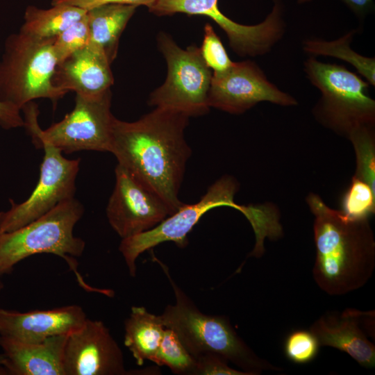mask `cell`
<instances>
[{
    "mask_svg": "<svg viewBox=\"0 0 375 375\" xmlns=\"http://www.w3.org/2000/svg\"><path fill=\"white\" fill-rule=\"evenodd\" d=\"M189 118L182 112L156 108L137 121L115 118L113 122L110 152L172 214L184 204L178 193L191 155L184 136Z\"/></svg>",
    "mask_w": 375,
    "mask_h": 375,
    "instance_id": "obj_1",
    "label": "cell"
},
{
    "mask_svg": "<svg viewBox=\"0 0 375 375\" xmlns=\"http://www.w3.org/2000/svg\"><path fill=\"white\" fill-rule=\"evenodd\" d=\"M315 260L312 274L321 290L342 296L363 287L375 268V240L368 218L352 219L310 193Z\"/></svg>",
    "mask_w": 375,
    "mask_h": 375,
    "instance_id": "obj_2",
    "label": "cell"
},
{
    "mask_svg": "<svg viewBox=\"0 0 375 375\" xmlns=\"http://www.w3.org/2000/svg\"><path fill=\"white\" fill-rule=\"evenodd\" d=\"M238 187L233 177L222 176L208 188L198 202L184 203L153 228L122 239L119 250L130 275L135 276V261L138 256L158 244L171 241L181 248L187 246V235L206 212L217 207L228 206L241 212L251 224L256 240L262 241L272 236L279 225L277 208L272 204L242 206L236 203L234 197Z\"/></svg>",
    "mask_w": 375,
    "mask_h": 375,
    "instance_id": "obj_3",
    "label": "cell"
},
{
    "mask_svg": "<svg viewBox=\"0 0 375 375\" xmlns=\"http://www.w3.org/2000/svg\"><path fill=\"white\" fill-rule=\"evenodd\" d=\"M154 259L167 276L176 299L174 305L165 308L160 318L165 327L176 333L194 359L206 353H216L248 375L283 370L258 356L238 335L228 317L202 313L172 279L167 267Z\"/></svg>",
    "mask_w": 375,
    "mask_h": 375,
    "instance_id": "obj_4",
    "label": "cell"
},
{
    "mask_svg": "<svg viewBox=\"0 0 375 375\" xmlns=\"http://www.w3.org/2000/svg\"><path fill=\"white\" fill-rule=\"evenodd\" d=\"M83 212V205L72 198L22 227L0 233V277L10 273L24 258L34 254L51 253L65 260L84 290L113 297L111 290L88 285L77 269L75 257L83 254L85 242L74 236L73 231Z\"/></svg>",
    "mask_w": 375,
    "mask_h": 375,
    "instance_id": "obj_5",
    "label": "cell"
},
{
    "mask_svg": "<svg viewBox=\"0 0 375 375\" xmlns=\"http://www.w3.org/2000/svg\"><path fill=\"white\" fill-rule=\"evenodd\" d=\"M55 38H38L21 31L7 37L0 59V101L21 110L34 99L56 103L67 93L53 82L58 64Z\"/></svg>",
    "mask_w": 375,
    "mask_h": 375,
    "instance_id": "obj_6",
    "label": "cell"
},
{
    "mask_svg": "<svg viewBox=\"0 0 375 375\" xmlns=\"http://www.w3.org/2000/svg\"><path fill=\"white\" fill-rule=\"evenodd\" d=\"M306 77L321 97L312 109L316 120L348 138L354 129L375 124V101L369 83L346 67L310 57L303 64Z\"/></svg>",
    "mask_w": 375,
    "mask_h": 375,
    "instance_id": "obj_7",
    "label": "cell"
},
{
    "mask_svg": "<svg viewBox=\"0 0 375 375\" xmlns=\"http://www.w3.org/2000/svg\"><path fill=\"white\" fill-rule=\"evenodd\" d=\"M111 90L92 97L76 94L75 105L60 122L42 130L37 106L28 103L21 110L24 125L35 147L47 144L70 153L82 150L110 151L115 117L111 112Z\"/></svg>",
    "mask_w": 375,
    "mask_h": 375,
    "instance_id": "obj_8",
    "label": "cell"
},
{
    "mask_svg": "<svg viewBox=\"0 0 375 375\" xmlns=\"http://www.w3.org/2000/svg\"><path fill=\"white\" fill-rule=\"evenodd\" d=\"M158 44L167 64V76L165 83L150 94L148 103L188 117L206 114L212 73L200 49L194 44L181 49L163 32L158 36Z\"/></svg>",
    "mask_w": 375,
    "mask_h": 375,
    "instance_id": "obj_9",
    "label": "cell"
},
{
    "mask_svg": "<svg viewBox=\"0 0 375 375\" xmlns=\"http://www.w3.org/2000/svg\"><path fill=\"white\" fill-rule=\"evenodd\" d=\"M271 12L260 23L244 25L224 15L218 0H155L148 8L158 16L176 13L205 15L211 18L226 33L231 49L240 56H257L269 53L285 31L281 0H274Z\"/></svg>",
    "mask_w": 375,
    "mask_h": 375,
    "instance_id": "obj_10",
    "label": "cell"
},
{
    "mask_svg": "<svg viewBox=\"0 0 375 375\" xmlns=\"http://www.w3.org/2000/svg\"><path fill=\"white\" fill-rule=\"evenodd\" d=\"M42 147L44 155L39 181L24 202L16 203L10 199V208L0 212V233L22 227L58 203L74 198L80 158L67 159L60 149L47 144H42Z\"/></svg>",
    "mask_w": 375,
    "mask_h": 375,
    "instance_id": "obj_11",
    "label": "cell"
},
{
    "mask_svg": "<svg viewBox=\"0 0 375 375\" xmlns=\"http://www.w3.org/2000/svg\"><path fill=\"white\" fill-rule=\"evenodd\" d=\"M268 101L282 106H296L290 94L272 83L251 60L232 64L222 72H213L208 106L231 114H242L257 103Z\"/></svg>",
    "mask_w": 375,
    "mask_h": 375,
    "instance_id": "obj_12",
    "label": "cell"
},
{
    "mask_svg": "<svg viewBox=\"0 0 375 375\" xmlns=\"http://www.w3.org/2000/svg\"><path fill=\"white\" fill-rule=\"evenodd\" d=\"M115 185L106 215L112 229L122 238L149 231L172 215L167 205L117 164Z\"/></svg>",
    "mask_w": 375,
    "mask_h": 375,
    "instance_id": "obj_13",
    "label": "cell"
},
{
    "mask_svg": "<svg viewBox=\"0 0 375 375\" xmlns=\"http://www.w3.org/2000/svg\"><path fill=\"white\" fill-rule=\"evenodd\" d=\"M65 375H126L123 353L101 321L87 319L68 334L64 350Z\"/></svg>",
    "mask_w": 375,
    "mask_h": 375,
    "instance_id": "obj_14",
    "label": "cell"
},
{
    "mask_svg": "<svg viewBox=\"0 0 375 375\" xmlns=\"http://www.w3.org/2000/svg\"><path fill=\"white\" fill-rule=\"evenodd\" d=\"M374 311L347 308L328 311L318 318L310 331L321 346L345 352L360 366H375V346L368 338L374 335Z\"/></svg>",
    "mask_w": 375,
    "mask_h": 375,
    "instance_id": "obj_15",
    "label": "cell"
},
{
    "mask_svg": "<svg viewBox=\"0 0 375 375\" xmlns=\"http://www.w3.org/2000/svg\"><path fill=\"white\" fill-rule=\"evenodd\" d=\"M78 305L28 312L0 308V335L26 342H40L48 338L68 335L87 319Z\"/></svg>",
    "mask_w": 375,
    "mask_h": 375,
    "instance_id": "obj_16",
    "label": "cell"
},
{
    "mask_svg": "<svg viewBox=\"0 0 375 375\" xmlns=\"http://www.w3.org/2000/svg\"><path fill=\"white\" fill-rule=\"evenodd\" d=\"M110 65L105 53L89 43L57 65L53 82L67 92L74 91L85 97L99 95L110 90L114 83Z\"/></svg>",
    "mask_w": 375,
    "mask_h": 375,
    "instance_id": "obj_17",
    "label": "cell"
},
{
    "mask_svg": "<svg viewBox=\"0 0 375 375\" xmlns=\"http://www.w3.org/2000/svg\"><path fill=\"white\" fill-rule=\"evenodd\" d=\"M67 335H55L40 342L0 335L6 367L11 375H65L63 358Z\"/></svg>",
    "mask_w": 375,
    "mask_h": 375,
    "instance_id": "obj_18",
    "label": "cell"
},
{
    "mask_svg": "<svg viewBox=\"0 0 375 375\" xmlns=\"http://www.w3.org/2000/svg\"><path fill=\"white\" fill-rule=\"evenodd\" d=\"M137 6L108 3L86 11L90 43L99 47L110 63L115 59L119 39Z\"/></svg>",
    "mask_w": 375,
    "mask_h": 375,
    "instance_id": "obj_19",
    "label": "cell"
},
{
    "mask_svg": "<svg viewBox=\"0 0 375 375\" xmlns=\"http://www.w3.org/2000/svg\"><path fill=\"white\" fill-rule=\"evenodd\" d=\"M165 327L160 315L142 306H133L124 322V344L139 365L152 362L162 341Z\"/></svg>",
    "mask_w": 375,
    "mask_h": 375,
    "instance_id": "obj_20",
    "label": "cell"
},
{
    "mask_svg": "<svg viewBox=\"0 0 375 375\" xmlns=\"http://www.w3.org/2000/svg\"><path fill=\"white\" fill-rule=\"evenodd\" d=\"M86 11L67 4L52 5L51 8L47 9L28 6L26 8L24 23L19 31L38 38H54L83 18Z\"/></svg>",
    "mask_w": 375,
    "mask_h": 375,
    "instance_id": "obj_21",
    "label": "cell"
},
{
    "mask_svg": "<svg viewBox=\"0 0 375 375\" xmlns=\"http://www.w3.org/2000/svg\"><path fill=\"white\" fill-rule=\"evenodd\" d=\"M356 30H351L341 38L326 41L315 38L306 40L303 49L312 56L334 57L351 64L369 85H375V59L362 56L351 47Z\"/></svg>",
    "mask_w": 375,
    "mask_h": 375,
    "instance_id": "obj_22",
    "label": "cell"
},
{
    "mask_svg": "<svg viewBox=\"0 0 375 375\" xmlns=\"http://www.w3.org/2000/svg\"><path fill=\"white\" fill-rule=\"evenodd\" d=\"M152 362L167 366L173 373L195 375L196 360L181 343L176 333L165 328L160 344Z\"/></svg>",
    "mask_w": 375,
    "mask_h": 375,
    "instance_id": "obj_23",
    "label": "cell"
},
{
    "mask_svg": "<svg viewBox=\"0 0 375 375\" xmlns=\"http://www.w3.org/2000/svg\"><path fill=\"white\" fill-rule=\"evenodd\" d=\"M356 154L354 176L368 183L375 190L374 126H363L352 131L347 138Z\"/></svg>",
    "mask_w": 375,
    "mask_h": 375,
    "instance_id": "obj_24",
    "label": "cell"
},
{
    "mask_svg": "<svg viewBox=\"0 0 375 375\" xmlns=\"http://www.w3.org/2000/svg\"><path fill=\"white\" fill-rule=\"evenodd\" d=\"M342 212L352 219H367L375 211V190L353 176L342 200Z\"/></svg>",
    "mask_w": 375,
    "mask_h": 375,
    "instance_id": "obj_25",
    "label": "cell"
},
{
    "mask_svg": "<svg viewBox=\"0 0 375 375\" xmlns=\"http://www.w3.org/2000/svg\"><path fill=\"white\" fill-rule=\"evenodd\" d=\"M320 345L310 330L298 329L291 332L285 341L286 357L297 364H306L315 358Z\"/></svg>",
    "mask_w": 375,
    "mask_h": 375,
    "instance_id": "obj_26",
    "label": "cell"
},
{
    "mask_svg": "<svg viewBox=\"0 0 375 375\" xmlns=\"http://www.w3.org/2000/svg\"><path fill=\"white\" fill-rule=\"evenodd\" d=\"M90 43V32L85 16L74 22L56 37L53 49L58 63Z\"/></svg>",
    "mask_w": 375,
    "mask_h": 375,
    "instance_id": "obj_27",
    "label": "cell"
},
{
    "mask_svg": "<svg viewBox=\"0 0 375 375\" xmlns=\"http://www.w3.org/2000/svg\"><path fill=\"white\" fill-rule=\"evenodd\" d=\"M199 49L205 63L214 72L224 71L233 63L219 38L209 24L204 26L203 40Z\"/></svg>",
    "mask_w": 375,
    "mask_h": 375,
    "instance_id": "obj_28",
    "label": "cell"
},
{
    "mask_svg": "<svg viewBox=\"0 0 375 375\" xmlns=\"http://www.w3.org/2000/svg\"><path fill=\"white\" fill-rule=\"evenodd\" d=\"M195 360V375H248L242 370L231 367L225 358L216 353H206Z\"/></svg>",
    "mask_w": 375,
    "mask_h": 375,
    "instance_id": "obj_29",
    "label": "cell"
},
{
    "mask_svg": "<svg viewBox=\"0 0 375 375\" xmlns=\"http://www.w3.org/2000/svg\"><path fill=\"white\" fill-rule=\"evenodd\" d=\"M155 0H51V5L67 4L83 8L85 10L108 3L144 6L149 8Z\"/></svg>",
    "mask_w": 375,
    "mask_h": 375,
    "instance_id": "obj_30",
    "label": "cell"
},
{
    "mask_svg": "<svg viewBox=\"0 0 375 375\" xmlns=\"http://www.w3.org/2000/svg\"><path fill=\"white\" fill-rule=\"evenodd\" d=\"M24 118L17 107L0 101V126L5 129L24 126Z\"/></svg>",
    "mask_w": 375,
    "mask_h": 375,
    "instance_id": "obj_31",
    "label": "cell"
},
{
    "mask_svg": "<svg viewBox=\"0 0 375 375\" xmlns=\"http://www.w3.org/2000/svg\"><path fill=\"white\" fill-rule=\"evenodd\" d=\"M311 0H297L299 3L308 2ZM355 14L361 17L365 16L372 8V0H341Z\"/></svg>",
    "mask_w": 375,
    "mask_h": 375,
    "instance_id": "obj_32",
    "label": "cell"
},
{
    "mask_svg": "<svg viewBox=\"0 0 375 375\" xmlns=\"http://www.w3.org/2000/svg\"><path fill=\"white\" fill-rule=\"evenodd\" d=\"M10 372L6 367V358L3 354H0V375H10Z\"/></svg>",
    "mask_w": 375,
    "mask_h": 375,
    "instance_id": "obj_33",
    "label": "cell"
},
{
    "mask_svg": "<svg viewBox=\"0 0 375 375\" xmlns=\"http://www.w3.org/2000/svg\"><path fill=\"white\" fill-rule=\"evenodd\" d=\"M3 288V284L2 281L0 280V292H1Z\"/></svg>",
    "mask_w": 375,
    "mask_h": 375,
    "instance_id": "obj_34",
    "label": "cell"
}]
</instances>
